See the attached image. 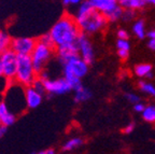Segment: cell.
Wrapping results in <instances>:
<instances>
[{"mask_svg":"<svg viewBox=\"0 0 155 154\" xmlns=\"http://www.w3.org/2000/svg\"><path fill=\"white\" fill-rule=\"evenodd\" d=\"M92 98V92L86 87L82 86L74 93V101L75 102H83Z\"/></svg>","mask_w":155,"mask_h":154,"instance_id":"cell-17","label":"cell"},{"mask_svg":"<svg viewBox=\"0 0 155 154\" xmlns=\"http://www.w3.org/2000/svg\"><path fill=\"white\" fill-rule=\"evenodd\" d=\"M29 154H37V153H34V152H31V153H29Z\"/></svg>","mask_w":155,"mask_h":154,"instance_id":"cell-40","label":"cell"},{"mask_svg":"<svg viewBox=\"0 0 155 154\" xmlns=\"http://www.w3.org/2000/svg\"><path fill=\"white\" fill-rule=\"evenodd\" d=\"M134 72L139 78H147L152 72V66L150 64H138L134 68Z\"/></svg>","mask_w":155,"mask_h":154,"instance_id":"cell-16","label":"cell"},{"mask_svg":"<svg viewBox=\"0 0 155 154\" xmlns=\"http://www.w3.org/2000/svg\"><path fill=\"white\" fill-rule=\"evenodd\" d=\"M133 32L137 38L143 39L145 38V25L143 19H137L133 25Z\"/></svg>","mask_w":155,"mask_h":154,"instance_id":"cell-18","label":"cell"},{"mask_svg":"<svg viewBox=\"0 0 155 154\" xmlns=\"http://www.w3.org/2000/svg\"><path fill=\"white\" fill-rule=\"evenodd\" d=\"M116 35H117V38L121 39V40H128L129 39V34L126 32L125 29H119Z\"/></svg>","mask_w":155,"mask_h":154,"instance_id":"cell-29","label":"cell"},{"mask_svg":"<svg viewBox=\"0 0 155 154\" xmlns=\"http://www.w3.org/2000/svg\"><path fill=\"white\" fill-rule=\"evenodd\" d=\"M38 79V72L32 65L30 56H18V67L15 82L23 87L31 86Z\"/></svg>","mask_w":155,"mask_h":154,"instance_id":"cell-3","label":"cell"},{"mask_svg":"<svg viewBox=\"0 0 155 154\" xmlns=\"http://www.w3.org/2000/svg\"><path fill=\"white\" fill-rule=\"evenodd\" d=\"M37 44H38V40L35 38L18 37V38H13L11 50L17 56H30Z\"/></svg>","mask_w":155,"mask_h":154,"instance_id":"cell-6","label":"cell"},{"mask_svg":"<svg viewBox=\"0 0 155 154\" xmlns=\"http://www.w3.org/2000/svg\"><path fill=\"white\" fill-rule=\"evenodd\" d=\"M135 126H136L135 123H129L128 125L124 128V132H125V134H131V132L135 130Z\"/></svg>","mask_w":155,"mask_h":154,"instance_id":"cell-31","label":"cell"},{"mask_svg":"<svg viewBox=\"0 0 155 154\" xmlns=\"http://www.w3.org/2000/svg\"><path fill=\"white\" fill-rule=\"evenodd\" d=\"M31 86H32V89H34L35 91H37L39 94H41L42 96H44V95L46 94L44 83H43V81H41L40 79H37L36 81L34 82V84H32Z\"/></svg>","mask_w":155,"mask_h":154,"instance_id":"cell-24","label":"cell"},{"mask_svg":"<svg viewBox=\"0 0 155 154\" xmlns=\"http://www.w3.org/2000/svg\"><path fill=\"white\" fill-rule=\"evenodd\" d=\"M145 107L147 106H144V104L140 101V102H138V104L134 105V110H135L136 112H138V113H142L143 111H144Z\"/></svg>","mask_w":155,"mask_h":154,"instance_id":"cell-30","label":"cell"},{"mask_svg":"<svg viewBox=\"0 0 155 154\" xmlns=\"http://www.w3.org/2000/svg\"><path fill=\"white\" fill-rule=\"evenodd\" d=\"M75 44H77L79 56L84 60L87 65H92L95 60V53L88 37L85 34H81L80 37L78 38Z\"/></svg>","mask_w":155,"mask_h":154,"instance_id":"cell-7","label":"cell"},{"mask_svg":"<svg viewBox=\"0 0 155 154\" xmlns=\"http://www.w3.org/2000/svg\"><path fill=\"white\" fill-rule=\"evenodd\" d=\"M91 5L96 11L107 15L119 5L117 0H90Z\"/></svg>","mask_w":155,"mask_h":154,"instance_id":"cell-11","label":"cell"},{"mask_svg":"<svg viewBox=\"0 0 155 154\" xmlns=\"http://www.w3.org/2000/svg\"><path fill=\"white\" fill-rule=\"evenodd\" d=\"M54 51L55 50H52V49L48 48V46L43 45V44H40V43L37 44L34 52H32L31 55H30V57H31L32 65H34L35 69H36V71L38 72V75L44 70V67H45L46 63H48V60L52 58V56H53Z\"/></svg>","mask_w":155,"mask_h":154,"instance_id":"cell-5","label":"cell"},{"mask_svg":"<svg viewBox=\"0 0 155 154\" xmlns=\"http://www.w3.org/2000/svg\"><path fill=\"white\" fill-rule=\"evenodd\" d=\"M12 40L13 38H11V36L7 32L0 30V54L8 50H11Z\"/></svg>","mask_w":155,"mask_h":154,"instance_id":"cell-15","label":"cell"},{"mask_svg":"<svg viewBox=\"0 0 155 154\" xmlns=\"http://www.w3.org/2000/svg\"><path fill=\"white\" fill-rule=\"evenodd\" d=\"M119 5L124 10H141L148 5L147 0H120Z\"/></svg>","mask_w":155,"mask_h":154,"instance_id":"cell-14","label":"cell"},{"mask_svg":"<svg viewBox=\"0 0 155 154\" xmlns=\"http://www.w3.org/2000/svg\"><path fill=\"white\" fill-rule=\"evenodd\" d=\"M148 1V5H155V0H147Z\"/></svg>","mask_w":155,"mask_h":154,"instance_id":"cell-38","label":"cell"},{"mask_svg":"<svg viewBox=\"0 0 155 154\" xmlns=\"http://www.w3.org/2000/svg\"><path fill=\"white\" fill-rule=\"evenodd\" d=\"M123 13H124V9L120 5H117L111 12H109L107 15H104V16L108 19V22H116L120 18H122Z\"/></svg>","mask_w":155,"mask_h":154,"instance_id":"cell-20","label":"cell"},{"mask_svg":"<svg viewBox=\"0 0 155 154\" xmlns=\"http://www.w3.org/2000/svg\"><path fill=\"white\" fill-rule=\"evenodd\" d=\"M125 98L127 99V100L130 102V104L133 105H136L138 104V102H140V97L138 96L137 94H135V93H126L125 94Z\"/></svg>","mask_w":155,"mask_h":154,"instance_id":"cell-27","label":"cell"},{"mask_svg":"<svg viewBox=\"0 0 155 154\" xmlns=\"http://www.w3.org/2000/svg\"><path fill=\"white\" fill-rule=\"evenodd\" d=\"M81 3V1L79 0H64L63 5H65L66 8H73V7H79Z\"/></svg>","mask_w":155,"mask_h":154,"instance_id":"cell-28","label":"cell"},{"mask_svg":"<svg viewBox=\"0 0 155 154\" xmlns=\"http://www.w3.org/2000/svg\"><path fill=\"white\" fill-rule=\"evenodd\" d=\"M142 119L145 122L155 123V105H149L145 107L142 113Z\"/></svg>","mask_w":155,"mask_h":154,"instance_id":"cell-21","label":"cell"},{"mask_svg":"<svg viewBox=\"0 0 155 154\" xmlns=\"http://www.w3.org/2000/svg\"><path fill=\"white\" fill-rule=\"evenodd\" d=\"M48 32L51 34L56 48L67 44H74L82 34L74 16L70 14H64L52 26Z\"/></svg>","mask_w":155,"mask_h":154,"instance_id":"cell-2","label":"cell"},{"mask_svg":"<svg viewBox=\"0 0 155 154\" xmlns=\"http://www.w3.org/2000/svg\"><path fill=\"white\" fill-rule=\"evenodd\" d=\"M37 40H38V43L43 44V45L48 46V48L52 49V50H55L56 49V45H55V43H54V40H53V38H52L50 32H46V34L40 36Z\"/></svg>","mask_w":155,"mask_h":154,"instance_id":"cell-22","label":"cell"},{"mask_svg":"<svg viewBox=\"0 0 155 154\" xmlns=\"http://www.w3.org/2000/svg\"><path fill=\"white\" fill-rule=\"evenodd\" d=\"M135 17L136 11H134V10H124L123 16H122V19H123L124 22H131Z\"/></svg>","mask_w":155,"mask_h":154,"instance_id":"cell-26","label":"cell"},{"mask_svg":"<svg viewBox=\"0 0 155 154\" xmlns=\"http://www.w3.org/2000/svg\"><path fill=\"white\" fill-rule=\"evenodd\" d=\"M88 66L90 65H87L84 60L78 55L75 57L71 58L70 60H68L67 63L64 65V71L71 72L77 78L82 79L88 72Z\"/></svg>","mask_w":155,"mask_h":154,"instance_id":"cell-8","label":"cell"},{"mask_svg":"<svg viewBox=\"0 0 155 154\" xmlns=\"http://www.w3.org/2000/svg\"><path fill=\"white\" fill-rule=\"evenodd\" d=\"M0 63L2 67L3 78L10 83L15 82L18 67V56L12 50H8L0 54Z\"/></svg>","mask_w":155,"mask_h":154,"instance_id":"cell-4","label":"cell"},{"mask_svg":"<svg viewBox=\"0 0 155 154\" xmlns=\"http://www.w3.org/2000/svg\"><path fill=\"white\" fill-rule=\"evenodd\" d=\"M139 89L145 93L147 95H150V96L155 97V85L152 84L151 82L148 81H140L139 82Z\"/></svg>","mask_w":155,"mask_h":154,"instance_id":"cell-23","label":"cell"},{"mask_svg":"<svg viewBox=\"0 0 155 154\" xmlns=\"http://www.w3.org/2000/svg\"><path fill=\"white\" fill-rule=\"evenodd\" d=\"M147 36L149 37V40H155V29H152L147 34Z\"/></svg>","mask_w":155,"mask_h":154,"instance_id":"cell-36","label":"cell"},{"mask_svg":"<svg viewBox=\"0 0 155 154\" xmlns=\"http://www.w3.org/2000/svg\"><path fill=\"white\" fill-rule=\"evenodd\" d=\"M37 154H55V150L54 149H45L42 151L38 152Z\"/></svg>","mask_w":155,"mask_h":154,"instance_id":"cell-34","label":"cell"},{"mask_svg":"<svg viewBox=\"0 0 155 154\" xmlns=\"http://www.w3.org/2000/svg\"><path fill=\"white\" fill-rule=\"evenodd\" d=\"M55 53H56V56H57L58 60L63 64V66L67 63L68 60H70L71 58L79 55L77 44L75 43L57 46V48L55 49Z\"/></svg>","mask_w":155,"mask_h":154,"instance_id":"cell-10","label":"cell"},{"mask_svg":"<svg viewBox=\"0 0 155 154\" xmlns=\"http://www.w3.org/2000/svg\"><path fill=\"white\" fill-rule=\"evenodd\" d=\"M148 46L150 50L155 51V40H149L148 41Z\"/></svg>","mask_w":155,"mask_h":154,"instance_id":"cell-37","label":"cell"},{"mask_svg":"<svg viewBox=\"0 0 155 154\" xmlns=\"http://www.w3.org/2000/svg\"><path fill=\"white\" fill-rule=\"evenodd\" d=\"M38 79H40L41 81H45V80L50 79V78H48V73L46 72L45 70H43V71H41V72L38 75Z\"/></svg>","mask_w":155,"mask_h":154,"instance_id":"cell-33","label":"cell"},{"mask_svg":"<svg viewBox=\"0 0 155 154\" xmlns=\"http://www.w3.org/2000/svg\"><path fill=\"white\" fill-rule=\"evenodd\" d=\"M15 120H16L15 114L11 112L5 101H1L0 102V124L9 127L14 124Z\"/></svg>","mask_w":155,"mask_h":154,"instance_id":"cell-13","label":"cell"},{"mask_svg":"<svg viewBox=\"0 0 155 154\" xmlns=\"http://www.w3.org/2000/svg\"><path fill=\"white\" fill-rule=\"evenodd\" d=\"M43 83L44 86H45L46 93L50 95H64L72 89L64 78L48 79L45 81H43Z\"/></svg>","mask_w":155,"mask_h":154,"instance_id":"cell-9","label":"cell"},{"mask_svg":"<svg viewBox=\"0 0 155 154\" xmlns=\"http://www.w3.org/2000/svg\"><path fill=\"white\" fill-rule=\"evenodd\" d=\"M117 55L121 58L122 60H125L128 58L129 56V52H126V51H117Z\"/></svg>","mask_w":155,"mask_h":154,"instance_id":"cell-32","label":"cell"},{"mask_svg":"<svg viewBox=\"0 0 155 154\" xmlns=\"http://www.w3.org/2000/svg\"><path fill=\"white\" fill-rule=\"evenodd\" d=\"M74 18L82 34L93 35L100 32L108 24V19L102 13L98 12L91 5L90 0L82 1L78 7Z\"/></svg>","mask_w":155,"mask_h":154,"instance_id":"cell-1","label":"cell"},{"mask_svg":"<svg viewBox=\"0 0 155 154\" xmlns=\"http://www.w3.org/2000/svg\"><path fill=\"white\" fill-rule=\"evenodd\" d=\"M43 96L41 94H39L38 92L35 91L32 86L25 87V100H26V105L28 108L35 109L41 105Z\"/></svg>","mask_w":155,"mask_h":154,"instance_id":"cell-12","label":"cell"},{"mask_svg":"<svg viewBox=\"0 0 155 154\" xmlns=\"http://www.w3.org/2000/svg\"><path fill=\"white\" fill-rule=\"evenodd\" d=\"M3 77V73H2V67H1V63H0V78Z\"/></svg>","mask_w":155,"mask_h":154,"instance_id":"cell-39","label":"cell"},{"mask_svg":"<svg viewBox=\"0 0 155 154\" xmlns=\"http://www.w3.org/2000/svg\"><path fill=\"white\" fill-rule=\"evenodd\" d=\"M116 48H117V51H126V52H129V50H130V43H129L128 40H121V39H117V41H116Z\"/></svg>","mask_w":155,"mask_h":154,"instance_id":"cell-25","label":"cell"},{"mask_svg":"<svg viewBox=\"0 0 155 154\" xmlns=\"http://www.w3.org/2000/svg\"><path fill=\"white\" fill-rule=\"evenodd\" d=\"M7 130H8L7 126H3V125H1V124H0V138H2L3 136L5 135Z\"/></svg>","mask_w":155,"mask_h":154,"instance_id":"cell-35","label":"cell"},{"mask_svg":"<svg viewBox=\"0 0 155 154\" xmlns=\"http://www.w3.org/2000/svg\"><path fill=\"white\" fill-rule=\"evenodd\" d=\"M82 145H83V139H82V138H80V137L71 138V139H69L68 141H66L65 143H64L63 151H65V152L72 151V150L81 147Z\"/></svg>","mask_w":155,"mask_h":154,"instance_id":"cell-19","label":"cell"}]
</instances>
